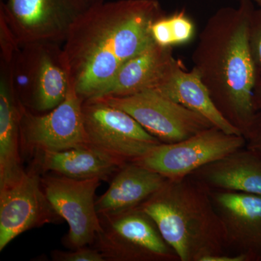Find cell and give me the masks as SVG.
Wrapping results in <instances>:
<instances>
[{
	"instance_id": "obj_28",
	"label": "cell",
	"mask_w": 261,
	"mask_h": 261,
	"mask_svg": "<svg viewBox=\"0 0 261 261\" xmlns=\"http://www.w3.org/2000/svg\"><path fill=\"white\" fill-rule=\"evenodd\" d=\"M238 1H240V0H238Z\"/></svg>"
},
{
	"instance_id": "obj_20",
	"label": "cell",
	"mask_w": 261,
	"mask_h": 261,
	"mask_svg": "<svg viewBox=\"0 0 261 261\" xmlns=\"http://www.w3.org/2000/svg\"><path fill=\"white\" fill-rule=\"evenodd\" d=\"M152 40L158 45L173 48L193 41L196 25L185 10L158 18L151 27Z\"/></svg>"
},
{
	"instance_id": "obj_7",
	"label": "cell",
	"mask_w": 261,
	"mask_h": 261,
	"mask_svg": "<svg viewBox=\"0 0 261 261\" xmlns=\"http://www.w3.org/2000/svg\"><path fill=\"white\" fill-rule=\"evenodd\" d=\"M90 7L87 0H1L0 16L20 45L61 44L77 19Z\"/></svg>"
},
{
	"instance_id": "obj_25",
	"label": "cell",
	"mask_w": 261,
	"mask_h": 261,
	"mask_svg": "<svg viewBox=\"0 0 261 261\" xmlns=\"http://www.w3.org/2000/svg\"><path fill=\"white\" fill-rule=\"evenodd\" d=\"M203 261H250V259L244 254L228 252L206 257Z\"/></svg>"
},
{
	"instance_id": "obj_27",
	"label": "cell",
	"mask_w": 261,
	"mask_h": 261,
	"mask_svg": "<svg viewBox=\"0 0 261 261\" xmlns=\"http://www.w3.org/2000/svg\"><path fill=\"white\" fill-rule=\"evenodd\" d=\"M254 1H255V3L260 6V8H261V0H254Z\"/></svg>"
},
{
	"instance_id": "obj_15",
	"label": "cell",
	"mask_w": 261,
	"mask_h": 261,
	"mask_svg": "<svg viewBox=\"0 0 261 261\" xmlns=\"http://www.w3.org/2000/svg\"><path fill=\"white\" fill-rule=\"evenodd\" d=\"M190 176L211 190L261 195V159L246 147L199 168Z\"/></svg>"
},
{
	"instance_id": "obj_12",
	"label": "cell",
	"mask_w": 261,
	"mask_h": 261,
	"mask_svg": "<svg viewBox=\"0 0 261 261\" xmlns=\"http://www.w3.org/2000/svg\"><path fill=\"white\" fill-rule=\"evenodd\" d=\"M43 190L38 171L0 186V251L25 231L61 221Z\"/></svg>"
},
{
	"instance_id": "obj_24",
	"label": "cell",
	"mask_w": 261,
	"mask_h": 261,
	"mask_svg": "<svg viewBox=\"0 0 261 261\" xmlns=\"http://www.w3.org/2000/svg\"><path fill=\"white\" fill-rule=\"evenodd\" d=\"M246 147L261 159V121L256 129L247 139Z\"/></svg>"
},
{
	"instance_id": "obj_11",
	"label": "cell",
	"mask_w": 261,
	"mask_h": 261,
	"mask_svg": "<svg viewBox=\"0 0 261 261\" xmlns=\"http://www.w3.org/2000/svg\"><path fill=\"white\" fill-rule=\"evenodd\" d=\"M100 181L97 178L74 179L58 174L42 177L48 200L69 226L64 243L70 250L92 245L100 229L95 200Z\"/></svg>"
},
{
	"instance_id": "obj_22",
	"label": "cell",
	"mask_w": 261,
	"mask_h": 261,
	"mask_svg": "<svg viewBox=\"0 0 261 261\" xmlns=\"http://www.w3.org/2000/svg\"><path fill=\"white\" fill-rule=\"evenodd\" d=\"M20 46L5 19L0 16L1 63L9 64L16 51L20 49Z\"/></svg>"
},
{
	"instance_id": "obj_21",
	"label": "cell",
	"mask_w": 261,
	"mask_h": 261,
	"mask_svg": "<svg viewBox=\"0 0 261 261\" xmlns=\"http://www.w3.org/2000/svg\"><path fill=\"white\" fill-rule=\"evenodd\" d=\"M250 44L255 70L254 102L261 112V8L252 12L250 24Z\"/></svg>"
},
{
	"instance_id": "obj_5",
	"label": "cell",
	"mask_w": 261,
	"mask_h": 261,
	"mask_svg": "<svg viewBox=\"0 0 261 261\" xmlns=\"http://www.w3.org/2000/svg\"><path fill=\"white\" fill-rule=\"evenodd\" d=\"M99 217L100 229L91 246L105 260H178L153 220L140 206Z\"/></svg>"
},
{
	"instance_id": "obj_13",
	"label": "cell",
	"mask_w": 261,
	"mask_h": 261,
	"mask_svg": "<svg viewBox=\"0 0 261 261\" xmlns=\"http://www.w3.org/2000/svg\"><path fill=\"white\" fill-rule=\"evenodd\" d=\"M224 228L226 248L261 261V195L211 190Z\"/></svg>"
},
{
	"instance_id": "obj_4",
	"label": "cell",
	"mask_w": 261,
	"mask_h": 261,
	"mask_svg": "<svg viewBox=\"0 0 261 261\" xmlns=\"http://www.w3.org/2000/svg\"><path fill=\"white\" fill-rule=\"evenodd\" d=\"M6 65L19 103L32 113H47L58 107L71 87L64 51L58 43L21 45Z\"/></svg>"
},
{
	"instance_id": "obj_9",
	"label": "cell",
	"mask_w": 261,
	"mask_h": 261,
	"mask_svg": "<svg viewBox=\"0 0 261 261\" xmlns=\"http://www.w3.org/2000/svg\"><path fill=\"white\" fill-rule=\"evenodd\" d=\"M96 99L128 113L161 143L180 142L214 126L204 117L163 95L156 89L126 97Z\"/></svg>"
},
{
	"instance_id": "obj_23",
	"label": "cell",
	"mask_w": 261,
	"mask_h": 261,
	"mask_svg": "<svg viewBox=\"0 0 261 261\" xmlns=\"http://www.w3.org/2000/svg\"><path fill=\"white\" fill-rule=\"evenodd\" d=\"M51 255L56 261H106L102 254L92 247H82L70 251L53 250Z\"/></svg>"
},
{
	"instance_id": "obj_3",
	"label": "cell",
	"mask_w": 261,
	"mask_h": 261,
	"mask_svg": "<svg viewBox=\"0 0 261 261\" xmlns=\"http://www.w3.org/2000/svg\"><path fill=\"white\" fill-rule=\"evenodd\" d=\"M180 261H203L226 252L224 228L211 189L192 176L167 179L140 205Z\"/></svg>"
},
{
	"instance_id": "obj_10",
	"label": "cell",
	"mask_w": 261,
	"mask_h": 261,
	"mask_svg": "<svg viewBox=\"0 0 261 261\" xmlns=\"http://www.w3.org/2000/svg\"><path fill=\"white\" fill-rule=\"evenodd\" d=\"M82 111L89 144L123 162H135L161 143L128 113L102 101H84Z\"/></svg>"
},
{
	"instance_id": "obj_26",
	"label": "cell",
	"mask_w": 261,
	"mask_h": 261,
	"mask_svg": "<svg viewBox=\"0 0 261 261\" xmlns=\"http://www.w3.org/2000/svg\"><path fill=\"white\" fill-rule=\"evenodd\" d=\"M87 3L92 6V5L99 4V3H104L105 0H87Z\"/></svg>"
},
{
	"instance_id": "obj_16",
	"label": "cell",
	"mask_w": 261,
	"mask_h": 261,
	"mask_svg": "<svg viewBox=\"0 0 261 261\" xmlns=\"http://www.w3.org/2000/svg\"><path fill=\"white\" fill-rule=\"evenodd\" d=\"M37 157L38 166L43 171L74 179L97 178L107 181L126 164L92 145L59 152H43Z\"/></svg>"
},
{
	"instance_id": "obj_8",
	"label": "cell",
	"mask_w": 261,
	"mask_h": 261,
	"mask_svg": "<svg viewBox=\"0 0 261 261\" xmlns=\"http://www.w3.org/2000/svg\"><path fill=\"white\" fill-rule=\"evenodd\" d=\"M71 84L61 105L44 113L21 106L20 144L30 153L59 152L90 145L84 124L83 103Z\"/></svg>"
},
{
	"instance_id": "obj_19",
	"label": "cell",
	"mask_w": 261,
	"mask_h": 261,
	"mask_svg": "<svg viewBox=\"0 0 261 261\" xmlns=\"http://www.w3.org/2000/svg\"><path fill=\"white\" fill-rule=\"evenodd\" d=\"M0 71V186L18 179L25 172L20 156L21 105L14 93L8 67Z\"/></svg>"
},
{
	"instance_id": "obj_6",
	"label": "cell",
	"mask_w": 261,
	"mask_h": 261,
	"mask_svg": "<svg viewBox=\"0 0 261 261\" xmlns=\"http://www.w3.org/2000/svg\"><path fill=\"white\" fill-rule=\"evenodd\" d=\"M243 136L229 135L212 126L191 137L161 143L135 161L169 180L182 179L206 165L246 147Z\"/></svg>"
},
{
	"instance_id": "obj_2",
	"label": "cell",
	"mask_w": 261,
	"mask_h": 261,
	"mask_svg": "<svg viewBox=\"0 0 261 261\" xmlns=\"http://www.w3.org/2000/svg\"><path fill=\"white\" fill-rule=\"evenodd\" d=\"M223 7L206 22L193 53L198 72L216 107L248 138L261 121L254 102L255 70L250 44L252 0Z\"/></svg>"
},
{
	"instance_id": "obj_17",
	"label": "cell",
	"mask_w": 261,
	"mask_h": 261,
	"mask_svg": "<svg viewBox=\"0 0 261 261\" xmlns=\"http://www.w3.org/2000/svg\"><path fill=\"white\" fill-rule=\"evenodd\" d=\"M166 180L138 163H126L114 175L107 191L96 200L97 214H116L138 207Z\"/></svg>"
},
{
	"instance_id": "obj_1",
	"label": "cell",
	"mask_w": 261,
	"mask_h": 261,
	"mask_svg": "<svg viewBox=\"0 0 261 261\" xmlns=\"http://www.w3.org/2000/svg\"><path fill=\"white\" fill-rule=\"evenodd\" d=\"M164 14L159 0H117L81 15L63 46L77 94L97 97L125 62L154 43L151 27Z\"/></svg>"
},
{
	"instance_id": "obj_18",
	"label": "cell",
	"mask_w": 261,
	"mask_h": 261,
	"mask_svg": "<svg viewBox=\"0 0 261 261\" xmlns=\"http://www.w3.org/2000/svg\"><path fill=\"white\" fill-rule=\"evenodd\" d=\"M155 89L166 97L204 117L213 126L223 132L242 135L220 112L208 89L193 67L190 70H187L178 60L169 77Z\"/></svg>"
},
{
	"instance_id": "obj_14",
	"label": "cell",
	"mask_w": 261,
	"mask_h": 261,
	"mask_svg": "<svg viewBox=\"0 0 261 261\" xmlns=\"http://www.w3.org/2000/svg\"><path fill=\"white\" fill-rule=\"evenodd\" d=\"M178 61L173 48L152 43L125 62L112 80L92 99L126 97L157 89L172 73Z\"/></svg>"
}]
</instances>
